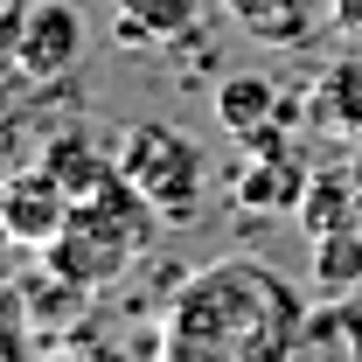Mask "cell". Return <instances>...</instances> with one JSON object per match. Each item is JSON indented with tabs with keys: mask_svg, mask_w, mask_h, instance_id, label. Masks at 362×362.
I'll use <instances>...</instances> for the list:
<instances>
[{
	"mask_svg": "<svg viewBox=\"0 0 362 362\" xmlns=\"http://www.w3.org/2000/svg\"><path fill=\"white\" fill-rule=\"evenodd\" d=\"M307 300L265 258H216L168 293L153 349L175 362H286L300 356Z\"/></svg>",
	"mask_w": 362,
	"mask_h": 362,
	"instance_id": "6da1fadb",
	"label": "cell"
},
{
	"mask_svg": "<svg viewBox=\"0 0 362 362\" xmlns=\"http://www.w3.org/2000/svg\"><path fill=\"white\" fill-rule=\"evenodd\" d=\"M160 223H168V216L139 195L133 181L112 175L98 195H84V202L70 209V223L42 244V265H56L63 279H77L90 293H105L112 279H126V272L153 251Z\"/></svg>",
	"mask_w": 362,
	"mask_h": 362,
	"instance_id": "7a4b0ae2",
	"label": "cell"
},
{
	"mask_svg": "<svg viewBox=\"0 0 362 362\" xmlns=\"http://www.w3.org/2000/svg\"><path fill=\"white\" fill-rule=\"evenodd\" d=\"M119 175L133 181L168 223H188L202 209V188H209V153H202V139H188L181 126L139 119L119 139Z\"/></svg>",
	"mask_w": 362,
	"mask_h": 362,
	"instance_id": "3957f363",
	"label": "cell"
},
{
	"mask_svg": "<svg viewBox=\"0 0 362 362\" xmlns=\"http://www.w3.org/2000/svg\"><path fill=\"white\" fill-rule=\"evenodd\" d=\"M77 56H84V14L70 0H28L21 28L7 35V70L21 84H56L77 70Z\"/></svg>",
	"mask_w": 362,
	"mask_h": 362,
	"instance_id": "277c9868",
	"label": "cell"
},
{
	"mask_svg": "<svg viewBox=\"0 0 362 362\" xmlns=\"http://www.w3.org/2000/svg\"><path fill=\"white\" fill-rule=\"evenodd\" d=\"M70 209H77V195L49 175L42 160L14 168V175H7V188H0V223H7V237H14L21 251H42L49 237L70 223Z\"/></svg>",
	"mask_w": 362,
	"mask_h": 362,
	"instance_id": "5b68a950",
	"label": "cell"
},
{
	"mask_svg": "<svg viewBox=\"0 0 362 362\" xmlns=\"http://www.w3.org/2000/svg\"><path fill=\"white\" fill-rule=\"evenodd\" d=\"M223 0H112V42L119 49H175L195 42Z\"/></svg>",
	"mask_w": 362,
	"mask_h": 362,
	"instance_id": "8992f818",
	"label": "cell"
},
{
	"mask_svg": "<svg viewBox=\"0 0 362 362\" xmlns=\"http://www.w3.org/2000/svg\"><path fill=\"white\" fill-rule=\"evenodd\" d=\"M223 14L244 35L279 42V49H314L327 28H341L334 0H223Z\"/></svg>",
	"mask_w": 362,
	"mask_h": 362,
	"instance_id": "52a82bcc",
	"label": "cell"
},
{
	"mask_svg": "<svg viewBox=\"0 0 362 362\" xmlns=\"http://www.w3.org/2000/svg\"><path fill=\"white\" fill-rule=\"evenodd\" d=\"M307 181H314V168L293 153V139H279V146H244V168L230 175V188L244 209H300Z\"/></svg>",
	"mask_w": 362,
	"mask_h": 362,
	"instance_id": "ba28073f",
	"label": "cell"
},
{
	"mask_svg": "<svg viewBox=\"0 0 362 362\" xmlns=\"http://www.w3.org/2000/svg\"><path fill=\"white\" fill-rule=\"evenodd\" d=\"M293 112H300V105L272 84V77H258V70L216 77V126H223L230 139H251V133H265V126H286Z\"/></svg>",
	"mask_w": 362,
	"mask_h": 362,
	"instance_id": "9c48e42d",
	"label": "cell"
},
{
	"mask_svg": "<svg viewBox=\"0 0 362 362\" xmlns=\"http://www.w3.org/2000/svg\"><path fill=\"white\" fill-rule=\"evenodd\" d=\"M35 160H42L49 175H56L63 188H70V195H77V202H84V195H98L105 181L119 175V146H105V139L77 133V126H70V133H49Z\"/></svg>",
	"mask_w": 362,
	"mask_h": 362,
	"instance_id": "30bf717a",
	"label": "cell"
},
{
	"mask_svg": "<svg viewBox=\"0 0 362 362\" xmlns=\"http://www.w3.org/2000/svg\"><path fill=\"white\" fill-rule=\"evenodd\" d=\"M300 356L362 362V300H356V293H320L314 307H307V327H300Z\"/></svg>",
	"mask_w": 362,
	"mask_h": 362,
	"instance_id": "8fae6325",
	"label": "cell"
},
{
	"mask_svg": "<svg viewBox=\"0 0 362 362\" xmlns=\"http://www.w3.org/2000/svg\"><path fill=\"white\" fill-rule=\"evenodd\" d=\"M293 216H300L307 237H327V230L362 223V188H356V175H349V160H341V168H314V181H307V195H300Z\"/></svg>",
	"mask_w": 362,
	"mask_h": 362,
	"instance_id": "7c38bea8",
	"label": "cell"
},
{
	"mask_svg": "<svg viewBox=\"0 0 362 362\" xmlns=\"http://www.w3.org/2000/svg\"><path fill=\"white\" fill-rule=\"evenodd\" d=\"M314 119H320L334 139H349V146L362 139V49L334 56V63L320 70V84H314Z\"/></svg>",
	"mask_w": 362,
	"mask_h": 362,
	"instance_id": "4fadbf2b",
	"label": "cell"
},
{
	"mask_svg": "<svg viewBox=\"0 0 362 362\" xmlns=\"http://www.w3.org/2000/svg\"><path fill=\"white\" fill-rule=\"evenodd\" d=\"M307 279H314V293H362V223L314 237Z\"/></svg>",
	"mask_w": 362,
	"mask_h": 362,
	"instance_id": "5bb4252c",
	"label": "cell"
},
{
	"mask_svg": "<svg viewBox=\"0 0 362 362\" xmlns=\"http://www.w3.org/2000/svg\"><path fill=\"white\" fill-rule=\"evenodd\" d=\"M334 14H341V28H349V35H362V0H334Z\"/></svg>",
	"mask_w": 362,
	"mask_h": 362,
	"instance_id": "9a60e30c",
	"label": "cell"
}]
</instances>
